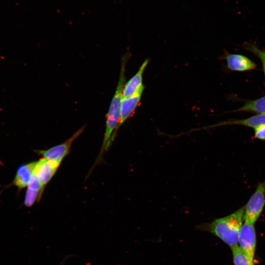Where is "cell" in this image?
I'll use <instances>...</instances> for the list:
<instances>
[{
  "label": "cell",
  "mask_w": 265,
  "mask_h": 265,
  "mask_svg": "<svg viewBox=\"0 0 265 265\" xmlns=\"http://www.w3.org/2000/svg\"><path fill=\"white\" fill-rule=\"evenodd\" d=\"M129 57V53H127L121 59L120 75L116 89L106 115L105 132L100 154L99 156V159L101 158L104 152L108 149L115 138L117 128L120 117L121 103L123 99V90L126 82V66Z\"/></svg>",
  "instance_id": "6da1fadb"
},
{
  "label": "cell",
  "mask_w": 265,
  "mask_h": 265,
  "mask_svg": "<svg viewBox=\"0 0 265 265\" xmlns=\"http://www.w3.org/2000/svg\"><path fill=\"white\" fill-rule=\"evenodd\" d=\"M244 207L225 217L199 226L218 238L231 249L238 246V237L244 220Z\"/></svg>",
  "instance_id": "7a4b0ae2"
},
{
  "label": "cell",
  "mask_w": 265,
  "mask_h": 265,
  "mask_svg": "<svg viewBox=\"0 0 265 265\" xmlns=\"http://www.w3.org/2000/svg\"><path fill=\"white\" fill-rule=\"evenodd\" d=\"M265 206V181L258 184L254 193L244 207V221L255 224Z\"/></svg>",
  "instance_id": "3957f363"
},
{
  "label": "cell",
  "mask_w": 265,
  "mask_h": 265,
  "mask_svg": "<svg viewBox=\"0 0 265 265\" xmlns=\"http://www.w3.org/2000/svg\"><path fill=\"white\" fill-rule=\"evenodd\" d=\"M84 127L77 131L70 138L64 142L44 150H38L37 153L43 158L55 161L60 164L64 158L69 154L73 142L83 132Z\"/></svg>",
  "instance_id": "277c9868"
},
{
  "label": "cell",
  "mask_w": 265,
  "mask_h": 265,
  "mask_svg": "<svg viewBox=\"0 0 265 265\" xmlns=\"http://www.w3.org/2000/svg\"><path fill=\"white\" fill-rule=\"evenodd\" d=\"M257 238L254 224L245 222L241 228L238 246L254 262Z\"/></svg>",
  "instance_id": "5b68a950"
},
{
  "label": "cell",
  "mask_w": 265,
  "mask_h": 265,
  "mask_svg": "<svg viewBox=\"0 0 265 265\" xmlns=\"http://www.w3.org/2000/svg\"><path fill=\"white\" fill-rule=\"evenodd\" d=\"M59 165L60 164L55 161L44 158L37 161L34 174L44 188L55 174Z\"/></svg>",
  "instance_id": "8992f818"
},
{
  "label": "cell",
  "mask_w": 265,
  "mask_h": 265,
  "mask_svg": "<svg viewBox=\"0 0 265 265\" xmlns=\"http://www.w3.org/2000/svg\"><path fill=\"white\" fill-rule=\"evenodd\" d=\"M144 85L134 95L123 98L121 103L120 117L117 130L134 112L140 102L144 90Z\"/></svg>",
  "instance_id": "52a82bcc"
},
{
  "label": "cell",
  "mask_w": 265,
  "mask_h": 265,
  "mask_svg": "<svg viewBox=\"0 0 265 265\" xmlns=\"http://www.w3.org/2000/svg\"><path fill=\"white\" fill-rule=\"evenodd\" d=\"M149 62L148 59H145L135 75L126 82L123 90V98L134 95L144 86L143 76Z\"/></svg>",
  "instance_id": "ba28073f"
},
{
  "label": "cell",
  "mask_w": 265,
  "mask_h": 265,
  "mask_svg": "<svg viewBox=\"0 0 265 265\" xmlns=\"http://www.w3.org/2000/svg\"><path fill=\"white\" fill-rule=\"evenodd\" d=\"M44 188L37 177L33 173L27 186L24 200L25 205L27 207H31L35 202L39 201Z\"/></svg>",
  "instance_id": "9c48e42d"
},
{
  "label": "cell",
  "mask_w": 265,
  "mask_h": 265,
  "mask_svg": "<svg viewBox=\"0 0 265 265\" xmlns=\"http://www.w3.org/2000/svg\"><path fill=\"white\" fill-rule=\"evenodd\" d=\"M37 161H32L21 165L16 172L13 184L19 189L27 187L34 173Z\"/></svg>",
  "instance_id": "30bf717a"
},
{
  "label": "cell",
  "mask_w": 265,
  "mask_h": 265,
  "mask_svg": "<svg viewBox=\"0 0 265 265\" xmlns=\"http://www.w3.org/2000/svg\"><path fill=\"white\" fill-rule=\"evenodd\" d=\"M225 58L227 66L231 70L244 71L254 69L256 64L248 58L238 54H228Z\"/></svg>",
  "instance_id": "8fae6325"
},
{
  "label": "cell",
  "mask_w": 265,
  "mask_h": 265,
  "mask_svg": "<svg viewBox=\"0 0 265 265\" xmlns=\"http://www.w3.org/2000/svg\"><path fill=\"white\" fill-rule=\"evenodd\" d=\"M221 125H239L255 129L265 125V114H259L244 119L226 121Z\"/></svg>",
  "instance_id": "7c38bea8"
},
{
  "label": "cell",
  "mask_w": 265,
  "mask_h": 265,
  "mask_svg": "<svg viewBox=\"0 0 265 265\" xmlns=\"http://www.w3.org/2000/svg\"><path fill=\"white\" fill-rule=\"evenodd\" d=\"M237 111H250L265 114V96L257 100L247 101Z\"/></svg>",
  "instance_id": "4fadbf2b"
},
{
  "label": "cell",
  "mask_w": 265,
  "mask_h": 265,
  "mask_svg": "<svg viewBox=\"0 0 265 265\" xmlns=\"http://www.w3.org/2000/svg\"><path fill=\"white\" fill-rule=\"evenodd\" d=\"M234 265H254L248 255L238 246L231 248Z\"/></svg>",
  "instance_id": "5bb4252c"
},
{
  "label": "cell",
  "mask_w": 265,
  "mask_h": 265,
  "mask_svg": "<svg viewBox=\"0 0 265 265\" xmlns=\"http://www.w3.org/2000/svg\"><path fill=\"white\" fill-rule=\"evenodd\" d=\"M245 48L256 54L261 59L263 64V69L265 75V52L260 50L256 46L253 45H248Z\"/></svg>",
  "instance_id": "9a60e30c"
},
{
  "label": "cell",
  "mask_w": 265,
  "mask_h": 265,
  "mask_svg": "<svg viewBox=\"0 0 265 265\" xmlns=\"http://www.w3.org/2000/svg\"><path fill=\"white\" fill-rule=\"evenodd\" d=\"M255 136L259 139L265 140V125L254 129Z\"/></svg>",
  "instance_id": "2e32d148"
}]
</instances>
